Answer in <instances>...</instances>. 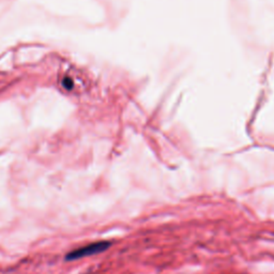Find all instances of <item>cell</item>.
Instances as JSON below:
<instances>
[{
  "mask_svg": "<svg viewBox=\"0 0 274 274\" xmlns=\"http://www.w3.org/2000/svg\"><path fill=\"white\" fill-rule=\"evenodd\" d=\"M110 245H111V243L109 242V241H100V242H94V243L88 244L86 246H83V248H80V249L72 251L71 253L67 254L66 260H76V259L84 258V257H88V256H92L95 254L102 253V252H105L106 250H109Z\"/></svg>",
  "mask_w": 274,
  "mask_h": 274,
  "instance_id": "1",
  "label": "cell"
}]
</instances>
